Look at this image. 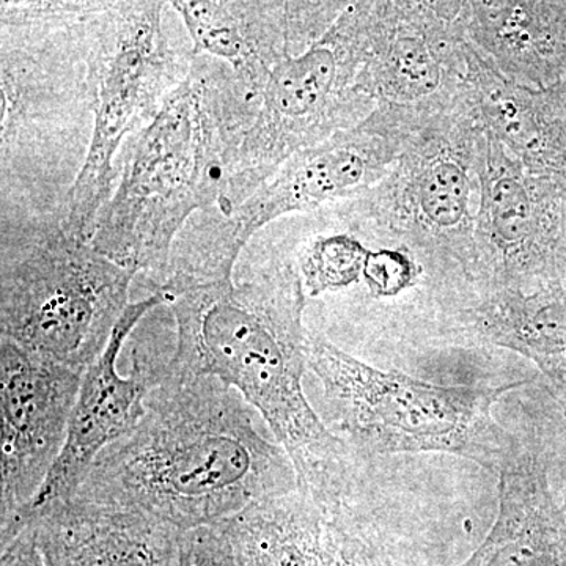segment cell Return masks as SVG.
Segmentation results:
<instances>
[{
	"label": "cell",
	"instance_id": "cell-1",
	"mask_svg": "<svg viewBox=\"0 0 566 566\" xmlns=\"http://www.w3.org/2000/svg\"><path fill=\"white\" fill-rule=\"evenodd\" d=\"M156 293L175 319L170 370L210 376L240 394L271 428L323 515L345 505L348 449L304 394L307 293L297 263L268 264L241 283H169Z\"/></svg>",
	"mask_w": 566,
	"mask_h": 566
},
{
	"label": "cell",
	"instance_id": "cell-2",
	"mask_svg": "<svg viewBox=\"0 0 566 566\" xmlns=\"http://www.w3.org/2000/svg\"><path fill=\"white\" fill-rule=\"evenodd\" d=\"M155 363L144 419L96 458L76 494L186 532L300 488L292 460L260 433L240 394Z\"/></svg>",
	"mask_w": 566,
	"mask_h": 566
},
{
	"label": "cell",
	"instance_id": "cell-3",
	"mask_svg": "<svg viewBox=\"0 0 566 566\" xmlns=\"http://www.w3.org/2000/svg\"><path fill=\"white\" fill-rule=\"evenodd\" d=\"M249 122L251 104L233 71L192 61L156 117L123 145L93 248L163 282L185 227L221 207L227 153Z\"/></svg>",
	"mask_w": 566,
	"mask_h": 566
},
{
	"label": "cell",
	"instance_id": "cell-4",
	"mask_svg": "<svg viewBox=\"0 0 566 566\" xmlns=\"http://www.w3.org/2000/svg\"><path fill=\"white\" fill-rule=\"evenodd\" d=\"M308 370L322 385L338 430L359 452H442L501 471L512 458L493 419L502 395L527 381L499 387H447L365 364L322 335H308Z\"/></svg>",
	"mask_w": 566,
	"mask_h": 566
},
{
	"label": "cell",
	"instance_id": "cell-5",
	"mask_svg": "<svg viewBox=\"0 0 566 566\" xmlns=\"http://www.w3.org/2000/svg\"><path fill=\"white\" fill-rule=\"evenodd\" d=\"M371 0L348 2L326 33L279 62L251 93L252 118L230 148L226 192L229 214L286 159L352 129L376 109L367 74Z\"/></svg>",
	"mask_w": 566,
	"mask_h": 566
},
{
	"label": "cell",
	"instance_id": "cell-6",
	"mask_svg": "<svg viewBox=\"0 0 566 566\" xmlns=\"http://www.w3.org/2000/svg\"><path fill=\"white\" fill-rule=\"evenodd\" d=\"M0 338L85 374L128 308L137 273L62 223L2 234Z\"/></svg>",
	"mask_w": 566,
	"mask_h": 566
},
{
	"label": "cell",
	"instance_id": "cell-7",
	"mask_svg": "<svg viewBox=\"0 0 566 566\" xmlns=\"http://www.w3.org/2000/svg\"><path fill=\"white\" fill-rule=\"evenodd\" d=\"M424 126L415 115L376 106L354 128L296 153L229 214L210 208L193 216L175 243L170 277L232 281L253 234L283 216L359 199L389 174Z\"/></svg>",
	"mask_w": 566,
	"mask_h": 566
},
{
	"label": "cell",
	"instance_id": "cell-8",
	"mask_svg": "<svg viewBox=\"0 0 566 566\" xmlns=\"http://www.w3.org/2000/svg\"><path fill=\"white\" fill-rule=\"evenodd\" d=\"M167 2H98L85 21V98L92 137L66 193L63 226L91 243L96 219L117 178V155L156 117L191 63L178 57L164 31Z\"/></svg>",
	"mask_w": 566,
	"mask_h": 566
},
{
	"label": "cell",
	"instance_id": "cell-9",
	"mask_svg": "<svg viewBox=\"0 0 566 566\" xmlns=\"http://www.w3.org/2000/svg\"><path fill=\"white\" fill-rule=\"evenodd\" d=\"M482 126L465 93L409 140L375 188L360 196V216L420 264L474 281L479 208L476 150Z\"/></svg>",
	"mask_w": 566,
	"mask_h": 566
},
{
	"label": "cell",
	"instance_id": "cell-10",
	"mask_svg": "<svg viewBox=\"0 0 566 566\" xmlns=\"http://www.w3.org/2000/svg\"><path fill=\"white\" fill-rule=\"evenodd\" d=\"M474 286L483 296L566 286V182L534 172L482 128Z\"/></svg>",
	"mask_w": 566,
	"mask_h": 566
},
{
	"label": "cell",
	"instance_id": "cell-11",
	"mask_svg": "<svg viewBox=\"0 0 566 566\" xmlns=\"http://www.w3.org/2000/svg\"><path fill=\"white\" fill-rule=\"evenodd\" d=\"M464 2H371L367 74L376 104L431 122L455 106L468 76Z\"/></svg>",
	"mask_w": 566,
	"mask_h": 566
},
{
	"label": "cell",
	"instance_id": "cell-12",
	"mask_svg": "<svg viewBox=\"0 0 566 566\" xmlns=\"http://www.w3.org/2000/svg\"><path fill=\"white\" fill-rule=\"evenodd\" d=\"M84 374L0 338V542L29 523L61 457Z\"/></svg>",
	"mask_w": 566,
	"mask_h": 566
},
{
	"label": "cell",
	"instance_id": "cell-13",
	"mask_svg": "<svg viewBox=\"0 0 566 566\" xmlns=\"http://www.w3.org/2000/svg\"><path fill=\"white\" fill-rule=\"evenodd\" d=\"M159 305H164V300L156 292L129 304L106 349L85 370L65 446L31 510L73 497L96 458L107 447L132 433L144 419L147 397L156 382L155 360L134 353L132 374L128 376L120 375L117 360L123 345L140 319Z\"/></svg>",
	"mask_w": 566,
	"mask_h": 566
},
{
	"label": "cell",
	"instance_id": "cell-14",
	"mask_svg": "<svg viewBox=\"0 0 566 566\" xmlns=\"http://www.w3.org/2000/svg\"><path fill=\"white\" fill-rule=\"evenodd\" d=\"M192 40V55L219 59L251 95L271 69L322 39L348 2H170Z\"/></svg>",
	"mask_w": 566,
	"mask_h": 566
},
{
	"label": "cell",
	"instance_id": "cell-15",
	"mask_svg": "<svg viewBox=\"0 0 566 566\" xmlns=\"http://www.w3.org/2000/svg\"><path fill=\"white\" fill-rule=\"evenodd\" d=\"M48 566H172L181 532L81 494L29 512Z\"/></svg>",
	"mask_w": 566,
	"mask_h": 566
},
{
	"label": "cell",
	"instance_id": "cell-16",
	"mask_svg": "<svg viewBox=\"0 0 566 566\" xmlns=\"http://www.w3.org/2000/svg\"><path fill=\"white\" fill-rule=\"evenodd\" d=\"M465 98L480 126L534 172L566 182V81L513 84L469 43Z\"/></svg>",
	"mask_w": 566,
	"mask_h": 566
},
{
	"label": "cell",
	"instance_id": "cell-17",
	"mask_svg": "<svg viewBox=\"0 0 566 566\" xmlns=\"http://www.w3.org/2000/svg\"><path fill=\"white\" fill-rule=\"evenodd\" d=\"M465 36L513 84L549 88L566 81V2L469 0Z\"/></svg>",
	"mask_w": 566,
	"mask_h": 566
},
{
	"label": "cell",
	"instance_id": "cell-18",
	"mask_svg": "<svg viewBox=\"0 0 566 566\" xmlns=\"http://www.w3.org/2000/svg\"><path fill=\"white\" fill-rule=\"evenodd\" d=\"M460 566H566V497L539 455L520 453L499 471L493 527Z\"/></svg>",
	"mask_w": 566,
	"mask_h": 566
},
{
	"label": "cell",
	"instance_id": "cell-19",
	"mask_svg": "<svg viewBox=\"0 0 566 566\" xmlns=\"http://www.w3.org/2000/svg\"><path fill=\"white\" fill-rule=\"evenodd\" d=\"M461 322L479 340L526 357L549 385L566 386V286L483 296Z\"/></svg>",
	"mask_w": 566,
	"mask_h": 566
},
{
	"label": "cell",
	"instance_id": "cell-20",
	"mask_svg": "<svg viewBox=\"0 0 566 566\" xmlns=\"http://www.w3.org/2000/svg\"><path fill=\"white\" fill-rule=\"evenodd\" d=\"M216 524L241 566H324V515L301 488Z\"/></svg>",
	"mask_w": 566,
	"mask_h": 566
},
{
	"label": "cell",
	"instance_id": "cell-21",
	"mask_svg": "<svg viewBox=\"0 0 566 566\" xmlns=\"http://www.w3.org/2000/svg\"><path fill=\"white\" fill-rule=\"evenodd\" d=\"M368 251L370 249L352 233L314 238L296 262L307 296L338 292L363 281Z\"/></svg>",
	"mask_w": 566,
	"mask_h": 566
},
{
	"label": "cell",
	"instance_id": "cell-22",
	"mask_svg": "<svg viewBox=\"0 0 566 566\" xmlns=\"http://www.w3.org/2000/svg\"><path fill=\"white\" fill-rule=\"evenodd\" d=\"M323 558L324 566H430L395 553L349 505L324 516Z\"/></svg>",
	"mask_w": 566,
	"mask_h": 566
},
{
	"label": "cell",
	"instance_id": "cell-23",
	"mask_svg": "<svg viewBox=\"0 0 566 566\" xmlns=\"http://www.w3.org/2000/svg\"><path fill=\"white\" fill-rule=\"evenodd\" d=\"M423 266L408 249L379 248L368 251L363 281L375 297H392L419 281Z\"/></svg>",
	"mask_w": 566,
	"mask_h": 566
},
{
	"label": "cell",
	"instance_id": "cell-24",
	"mask_svg": "<svg viewBox=\"0 0 566 566\" xmlns=\"http://www.w3.org/2000/svg\"><path fill=\"white\" fill-rule=\"evenodd\" d=\"M172 566H241L218 524L191 528L178 536Z\"/></svg>",
	"mask_w": 566,
	"mask_h": 566
},
{
	"label": "cell",
	"instance_id": "cell-25",
	"mask_svg": "<svg viewBox=\"0 0 566 566\" xmlns=\"http://www.w3.org/2000/svg\"><path fill=\"white\" fill-rule=\"evenodd\" d=\"M0 566H48L31 521L9 539L0 542Z\"/></svg>",
	"mask_w": 566,
	"mask_h": 566
},
{
	"label": "cell",
	"instance_id": "cell-26",
	"mask_svg": "<svg viewBox=\"0 0 566 566\" xmlns=\"http://www.w3.org/2000/svg\"><path fill=\"white\" fill-rule=\"evenodd\" d=\"M549 386H551V392H553L554 398H556L557 405L560 406L562 411H564V416H565V420H566V386H560V385H549Z\"/></svg>",
	"mask_w": 566,
	"mask_h": 566
}]
</instances>
